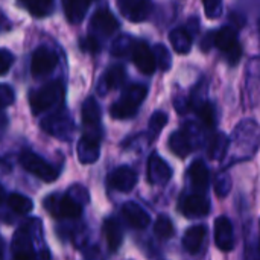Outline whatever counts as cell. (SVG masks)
<instances>
[{"instance_id": "277c9868", "label": "cell", "mask_w": 260, "mask_h": 260, "mask_svg": "<svg viewBox=\"0 0 260 260\" xmlns=\"http://www.w3.org/2000/svg\"><path fill=\"white\" fill-rule=\"evenodd\" d=\"M20 165L30 172L32 175H35L37 178L46 181V183H52L58 178L59 172L56 168H53L50 163H47L46 160H43L38 154L26 151L21 154L20 157Z\"/></svg>"}, {"instance_id": "f546056e", "label": "cell", "mask_w": 260, "mask_h": 260, "mask_svg": "<svg viewBox=\"0 0 260 260\" xmlns=\"http://www.w3.org/2000/svg\"><path fill=\"white\" fill-rule=\"evenodd\" d=\"M154 232L160 239H169L174 236V224L166 215H161L154 224Z\"/></svg>"}, {"instance_id": "83f0119b", "label": "cell", "mask_w": 260, "mask_h": 260, "mask_svg": "<svg viewBox=\"0 0 260 260\" xmlns=\"http://www.w3.org/2000/svg\"><path fill=\"white\" fill-rule=\"evenodd\" d=\"M34 17H46L52 12L53 9V2L52 0H29L21 3Z\"/></svg>"}, {"instance_id": "4316f807", "label": "cell", "mask_w": 260, "mask_h": 260, "mask_svg": "<svg viewBox=\"0 0 260 260\" xmlns=\"http://www.w3.org/2000/svg\"><path fill=\"white\" fill-rule=\"evenodd\" d=\"M8 206L11 207V210H14L18 215H26L34 209L32 200L20 193H11L8 198Z\"/></svg>"}, {"instance_id": "44dd1931", "label": "cell", "mask_w": 260, "mask_h": 260, "mask_svg": "<svg viewBox=\"0 0 260 260\" xmlns=\"http://www.w3.org/2000/svg\"><path fill=\"white\" fill-rule=\"evenodd\" d=\"M187 174H189V178H190L193 187H197L198 190H206L209 187L210 175H209V169L203 160L192 161L187 169Z\"/></svg>"}, {"instance_id": "b9f144b4", "label": "cell", "mask_w": 260, "mask_h": 260, "mask_svg": "<svg viewBox=\"0 0 260 260\" xmlns=\"http://www.w3.org/2000/svg\"><path fill=\"white\" fill-rule=\"evenodd\" d=\"M5 198H6V192H5V189H3V186L0 184V204L5 201Z\"/></svg>"}, {"instance_id": "603a6c76", "label": "cell", "mask_w": 260, "mask_h": 260, "mask_svg": "<svg viewBox=\"0 0 260 260\" xmlns=\"http://www.w3.org/2000/svg\"><path fill=\"white\" fill-rule=\"evenodd\" d=\"M104 235H105L107 245H108L110 251H117L119 247L122 245V241H123V232H122L120 224L113 218L105 219V222H104Z\"/></svg>"}, {"instance_id": "7c38bea8", "label": "cell", "mask_w": 260, "mask_h": 260, "mask_svg": "<svg viewBox=\"0 0 260 260\" xmlns=\"http://www.w3.org/2000/svg\"><path fill=\"white\" fill-rule=\"evenodd\" d=\"M133 61L143 75H152L157 69L154 52L145 41H136L133 49Z\"/></svg>"}, {"instance_id": "9c48e42d", "label": "cell", "mask_w": 260, "mask_h": 260, "mask_svg": "<svg viewBox=\"0 0 260 260\" xmlns=\"http://www.w3.org/2000/svg\"><path fill=\"white\" fill-rule=\"evenodd\" d=\"M56 64H58L56 53L52 49L41 46L32 55L30 72L34 76H44V75H49L56 67Z\"/></svg>"}, {"instance_id": "ee69618b", "label": "cell", "mask_w": 260, "mask_h": 260, "mask_svg": "<svg viewBox=\"0 0 260 260\" xmlns=\"http://www.w3.org/2000/svg\"><path fill=\"white\" fill-rule=\"evenodd\" d=\"M259 29H260V27H259Z\"/></svg>"}, {"instance_id": "e0dca14e", "label": "cell", "mask_w": 260, "mask_h": 260, "mask_svg": "<svg viewBox=\"0 0 260 260\" xmlns=\"http://www.w3.org/2000/svg\"><path fill=\"white\" fill-rule=\"evenodd\" d=\"M122 213H123L125 219L128 221V224L133 225L134 229H146L151 222L148 212L142 206H139L137 203H133V201H128L123 204Z\"/></svg>"}, {"instance_id": "ba28073f", "label": "cell", "mask_w": 260, "mask_h": 260, "mask_svg": "<svg viewBox=\"0 0 260 260\" xmlns=\"http://www.w3.org/2000/svg\"><path fill=\"white\" fill-rule=\"evenodd\" d=\"M91 37H94L96 40L102 35V37H108L111 34H114L119 29V21L117 18L113 15V12L107 8L99 9L94 12V15L91 17Z\"/></svg>"}, {"instance_id": "484cf974", "label": "cell", "mask_w": 260, "mask_h": 260, "mask_svg": "<svg viewBox=\"0 0 260 260\" xmlns=\"http://www.w3.org/2000/svg\"><path fill=\"white\" fill-rule=\"evenodd\" d=\"M229 143L230 142H229V137L227 136H224L222 133H216L212 137L210 143H209V149H207L209 157L212 160H221V158H224V155L227 154V149H229Z\"/></svg>"}, {"instance_id": "8992f818", "label": "cell", "mask_w": 260, "mask_h": 260, "mask_svg": "<svg viewBox=\"0 0 260 260\" xmlns=\"http://www.w3.org/2000/svg\"><path fill=\"white\" fill-rule=\"evenodd\" d=\"M32 227L34 221L20 227L14 238V259L12 260H38V254L32 247Z\"/></svg>"}, {"instance_id": "74e56055", "label": "cell", "mask_w": 260, "mask_h": 260, "mask_svg": "<svg viewBox=\"0 0 260 260\" xmlns=\"http://www.w3.org/2000/svg\"><path fill=\"white\" fill-rule=\"evenodd\" d=\"M14 64V55L6 50V49H0V76L5 75Z\"/></svg>"}, {"instance_id": "2e32d148", "label": "cell", "mask_w": 260, "mask_h": 260, "mask_svg": "<svg viewBox=\"0 0 260 260\" xmlns=\"http://www.w3.org/2000/svg\"><path fill=\"white\" fill-rule=\"evenodd\" d=\"M76 152H78L79 161L84 163V165H91V163L98 161V158L101 155L99 137L85 134L84 137H81Z\"/></svg>"}, {"instance_id": "6da1fadb", "label": "cell", "mask_w": 260, "mask_h": 260, "mask_svg": "<svg viewBox=\"0 0 260 260\" xmlns=\"http://www.w3.org/2000/svg\"><path fill=\"white\" fill-rule=\"evenodd\" d=\"M148 87L143 84H133L123 93L122 98L111 105L110 114L114 119H129L137 113L139 105L145 101Z\"/></svg>"}, {"instance_id": "d590c367", "label": "cell", "mask_w": 260, "mask_h": 260, "mask_svg": "<svg viewBox=\"0 0 260 260\" xmlns=\"http://www.w3.org/2000/svg\"><path fill=\"white\" fill-rule=\"evenodd\" d=\"M15 101V93L11 85L0 84V108H6Z\"/></svg>"}, {"instance_id": "4fadbf2b", "label": "cell", "mask_w": 260, "mask_h": 260, "mask_svg": "<svg viewBox=\"0 0 260 260\" xmlns=\"http://www.w3.org/2000/svg\"><path fill=\"white\" fill-rule=\"evenodd\" d=\"M172 178V168L158 155L152 154L148 160V180L151 184L163 186Z\"/></svg>"}, {"instance_id": "5bb4252c", "label": "cell", "mask_w": 260, "mask_h": 260, "mask_svg": "<svg viewBox=\"0 0 260 260\" xmlns=\"http://www.w3.org/2000/svg\"><path fill=\"white\" fill-rule=\"evenodd\" d=\"M215 244L224 253L232 251L235 247L233 225L227 216H219L215 221Z\"/></svg>"}, {"instance_id": "3957f363", "label": "cell", "mask_w": 260, "mask_h": 260, "mask_svg": "<svg viewBox=\"0 0 260 260\" xmlns=\"http://www.w3.org/2000/svg\"><path fill=\"white\" fill-rule=\"evenodd\" d=\"M215 46L225 55L230 66H236L242 56V47L238 41V34L232 26H224L215 32Z\"/></svg>"}, {"instance_id": "7bdbcfd3", "label": "cell", "mask_w": 260, "mask_h": 260, "mask_svg": "<svg viewBox=\"0 0 260 260\" xmlns=\"http://www.w3.org/2000/svg\"><path fill=\"white\" fill-rule=\"evenodd\" d=\"M259 229H260V224H259Z\"/></svg>"}, {"instance_id": "1f68e13d", "label": "cell", "mask_w": 260, "mask_h": 260, "mask_svg": "<svg viewBox=\"0 0 260 260\" xmlns=\"http://www.w3.org/2000/svg\"><path fill=\"white\" fill-rule=\"evenodd\" d=\"M197 113H198L200 119L204 122V125H207L209 128L216 125V110H215V105L212 102L206 101L203 105H200L197 108Z\"/></svg>"}, {"instance_id": "e575fe53", "label": "cell", "mask_w": 260, "mask_h": 260, "mask_svg": "<svg viewBox=\"0 0 260 260\" xmlns=\"http://www.w3.org/2000/svg\"><path fill=\"white\" fill-rule=\"evenodd\" d=\"M67 195H69L72 200H75L78 204H81L82 207L90 201L88 190H87L85 187H82V186H73V187H70L69 192H67Z\"/></svg>"}, {"instance_id": "ac0fdd59", "label": "cell", "mask_w": 260, "mask_h": 260, "mask_svg": "<svg viewBox=\"0 0 260 260\" xmlns=\"http://www.w3.org/2000/svg\"><path fill=\"white\" fill-rule=\"evenodd\" d=\"M82 122L90 129V133H87V134L98 137L94 133H96V128H99V123H101V107H99V104L96 102L94 98H88L84 102V105H82Z\"/></svg>"}, {"instance_id": "836d02e7", "label": "cell", "mask_w": 260, "mask_h": 260, "mask_svg": "<svg viewBox=\"0 0 260 260\" xmlns=\"http://www.w3.org/2000/svg\"><path fill=\"white\" fill-rule=\"evenodd\" d=\"M215 192L218 197H227V193L232 190V180L227 174H219L215 178V186H213Z\"/></svg>"}, {"instance_id": "7402d4cb", "label": "cell", "mask_w": 260, "mask_h": 260, "mask_svg": "<svg viewBox=\"0 0 260 260\" xmlns=\"http://www.w3.org/2000/svg\"><path fill=\"white\" fill-rule=\"evenodd\" d=\"M90 5L91 3L87 0H66V2H62L66 17L72 24H79L84 20Z\"/></svg>"}, {"instance_id": "52a82bcc", "label": "cell", "mask_w": 260, "mask_h": 260, "mask_svg": "<svg viewBox=\"0 0 260 260\" xmlns=\"http://www.w3.org/2000/svg\"><path fill=\"white\" fill-rule=\"evenodd\" d=\"M41 128L53 137L67 140L73 133V120L66 111H61L46 117L41 122Z\"/></svg>"}, {"instance_id": "60d3db41", "label": "cell", "mask_w": 260, "mask_h": 260, "mask_svg": "<svg viewBox=\"0 0 260 260\" xmlns=\"http://www.w3.org/2000/svg\"><path fill=\"white\" fill-rule=\"evenodd\" d=\"M3 254H5V241L0 236V260L3 259Z\"/></svg>"}, {"instance_id": "d6a6232c", "label": "cell", "mask_w": 260, "mask_h": 260, "mask_svg": "<svg viewBox=\"0 0 260 260\" xmlns=\"http://www.w3.org/2000/svg\"><path fill=\"white\" fill-rule=\"evenodd\" d=\"M168 119H169V117H168L166 113H163V111H155V113L151 116V119H149V129H151V133H152L154 136H158L160 131L166 126Z\"/></svg>"}, {"instance_id": "d6986e66", "label": "cell", "mask_w": 260, "mask_h": 260, "mask_svg": "<svg viewBox=\"0 0 260 260\" xmlns=\"http://www.w3.org/2000/svg\"><path fill=\"white\" fill-rule=\"evenodd\" d=\"M169 148L174 154H177L178 157L184 158L186 155H189L193 149V143L190 139V134L187 131V128L175 131L171 134L169 137Z\"/></svg>"}, {"instance_id": "5b68a950", "label": "cell", "mask_w": 260, "mask_h": 260, "mask_svg": "<svg viewBox=\"0 0 260 260\" xmlns=\"http://www.w3.org/2000/svg\"><path fill=\"white\" fill-rule=\"evenodd\" d=\"M44 207L55 218L75 219V218L81 216V213H82V206L78 204L75 200H72L67 193L61 195V197L56 193L50 195L47 200H44Z\"/></svg>"}, {"instance_id": "f1b7e54d", "label": "cell", "mask_w": 260, "mask_h": 260, "mask_svg": "<svg viewBox=\"0 0 260 260\" xmlns=\"http://www.w3.org/2000/svg\"><path fill=\"white\" fill-rule=\"evenodd\" d=\"M152 52H154L157 66H158L161 70H169L171 66H172V56H171L169 49H168L165 44H160V43H158V44L154 46Z\"/></svg>"}, {"instance_id": "d4e9b609", "label": "cell", "mask_w": 260, "mask_h": 260, "mask_svg": "<svg viewBox=\"0 0 260 260\" xmlns=\"http://www.w3.org/2000/svg\"><path fill=\"white\" fill-rule=\"evenodd\" d=\"M169 41L177 53H189L192 47V35L184 27H175L169 34Z\"/></svg>"}, {"instance_id": "7a4b0ae2", "label": "cell", "mask_w": 260, "mask_h": 260, "mask_svg": "<svg viewBox=\"0 0 260 260\" xmlns=\"http://www.w3.org/2000/svg\"><path fill=\"white\" fill-rule=\"evenodd\" d=\"M61 99H62V85L58 81H52L30 93L29 105L34 114H41L58 105Z\"/></svg>"}, {"instance_id": "30bf717a", "label": "cell", "mask_w": 260, "mask_h": 260, "mask_svg": "<svg viewBox=\"0 0 260 260\" xmlns=\"http://www.w3.org/2000/svg\"><path fill=\"white\" fill-rule=\"evenodd\" d=\"M180 210L183 215H186L189 218L206 216L210 212V201L203 193L184 195L180 201Z\"/></svg>"}, {"instance_id": "ab89813d", "label": "cell", "mask_w": 260, "mask_h": 260, "mask_svg": "<svg viewBox=\"0 0 260 260\" xmlns=\"http://www.w3.org/2000/svg\"><path fill=\"white\" fill-rule=\"evenodd\" d=\"M213 44H215V32H209L203 40V50L207 52Z\"/></svg>"}, {"instance_id": "8fae6325", "label": "cell", "mask_w": 260, "mask_h": 260, "mask_svg": "<svg viewBox=\"0 0 260 260\" xmlns=\"http://www.w3.org/2000/svg\"><path fill=\"white\" fill-rule=\"evenodd\" d=\"M117 8L125 18L134 23L145 21L152 11V5L146 0H119Z\"/></svg>"}, {"instance_id": "f35d334b", "label": "cell", "mask_w": 260, "mask_h": 260, "mask_svg": "<svg viewBox=\"0 0 260 260\" xmlns=\"http://www.w3.org/2000/svg\"><path fill=\"white\" fill-rule=\"evenodd\" d=\"M81 47H82V50H85V52H98L101 46H99V41H98L94 37L88 35L87 38L81 40Z\"/></svg>"}, {"instance_id": "ffe728a7", "label": "cell", "mask_w": 260, "mask_h": 260, "mask_svg": "<svg viewBox=\"0 0 260 260\" xmlns=\"http://www.w3.org/2000/svg\"><path fill=\"white\" fill-rule=\"evenodd\" d=\"M123 81H125V69L122 66H113L101 78V81H99V93L105 94L110 90L119 88L123 84Z\"/></svg>"}, {"instance_id": "9a60e30c", "label": "cell", "mask_w": 260, "mask_h": 260, "mask_svg": "<svg viewBox=\"0 0 260 260\" xmlns=\"http://www.w3.org/2000/svg\"><path fill=\"white\" fill-rule=\"evenodd\" d=\"M108 181L113 189L119 192H129L137 183V174L129 166H120L111 172Z\"/></svg>"}, {"instance_id": "cb8c5ba5", "label": "cell", "mask_w": 260, "mask_h": 260, "mask_svg": "<svg viewBox=\"0 0 260 260\" xmlns=\"http://www.w3.org/2000/svg\"><path fill=\"white\" fill-rule=\"evenodd\" d=\"M206 238V227L204 225H193L186 230L183 238V245L190 254H197L204 242Z\"/></svg>"}, {"instance_id": "4dcf8cb0", "label": "cell", "mask_w": 260, "mask_h": 260, "mask_svg": "<svg viewBox=\"0 0 260 260\" xmlns=\"http://www.w3.org/2000/svg\"><path fill=\"white\" fill-rule=\"evenodd\" d=\"M134 44H136V41H134L129 35H122V37H119V38L114 41L113 49H111V53H113L114 56H125L128 52L133 53Z\"/></svg>"}, {"instance_id": "8d00e7d4", "label": "cell", "mask_w": 260, "mask_h": 260, "mask_svg": "<svg viewBox=\"0 0 260 260\" xmlns=\"http://www.w3.org/2000/svg\"><path fill=\"white\" fill-rule=\"evenodd\" d=\"M203 6L209 18H218L222 14V3L219 0H206L203 2Z\"/></svg>"}]
</instances>
